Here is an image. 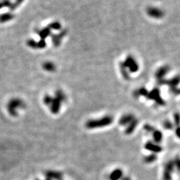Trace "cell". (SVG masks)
<instances>
[{"mask_svg": "<svg viewBox=\"0 0 180 180\" xmlns=\"http://www.w3.org/2000/svg\"><path fill=\"white\" fill-rule=\"evenodd\" d=\"M113 122V118L111 116H105L98 120H90L86 123L87 128H95L104 127V126L109 125Z\"/></svg>", "mask_w": 180, "mask_h": 180, "instance_id": "1", "label": "cell"}, {"mask_svg": "<svg viewBox=\"0 0 180 180\" xmlns=\"http://www.w3.org/2000/svg\"><path fill=\"white\" fill-rule=\"evenodd\" d=\"M122 171L121 169H116L110 175V179L111 180H118L122 176Z\"/></svg>", "mask_w": 180, "mask_h": 180, "instance_id": "2", "label": "cell"}, {"mask_svg": "<svg viewBox=\"0 0 180 180\" xmlns=\"http://www.w3.org/2000/svg\"><path fill=\"white\" fill-rule=\"evenodd\" d=\"M133 120V116L132 115H126L123 116L120 121V124L122 125H125L126 123L131 122Z\"/></svg>", "mask_w": 180, "mask_h": 180, "instance_id": "3", "label": "cell"}, {"mask_svg": "<svg viewBox=\"0 0 180 180\" xmlns=\"http://www.w3.org/2000/svg\"><path fill=\"white\" fill-rule=\"evenodd\" d=\"M136 125H137V122H132V124H131L129 126V127H128L127 129V131H126V133H129L132 132V131L133 130V129H134V128L135 127Z\"/></svg>", "mask_w": 180, "mask_h": 180, "instance_id": "4", "label": "cell"}, {"mask_svg": "<svg viewBox=\"0 0 180 180\" xmlns=\"http://www.w3.org/2000/svg\"><path fill=\"white\" fill-rule=\"evenodd\" d=\"M124 180H130V179H129V178H125Z\"/></svg>", "mask_w": 180, "mask_h": 180, "instance_id": "5", "label": "cell"}]
</instances>
